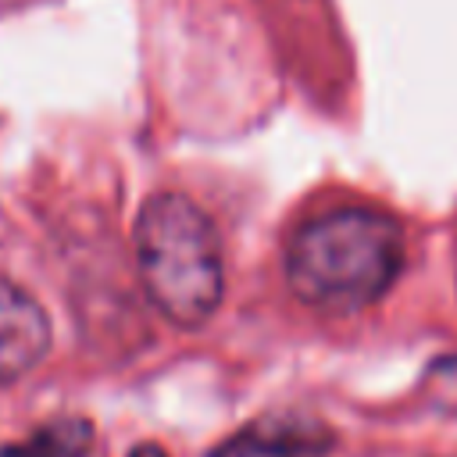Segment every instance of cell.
I'll use <instances>...</instances> for the list:
<instances>
[{"instance_id": "7a4b0ae2", "label": "cell", "mask_w": 457, "mask_h": 457, "mask_svg": "<svg viewBox=\"0 0 457 457\" xmlns=\"http://www.w3.org/2000/svg\"><path fill=\"white\" fill-rule=\"evenodd\" d=\"M136 264L150 303L179 328H200L221 303L225 264L214 221L182 193H154L136 218Z\"/></svg>"}, {"instance_id": "3957f363", "label": "cell", "mask_w": 457, "mask_h": 457, "mask_svg": "<svg viewBox=\"0 0 457 457\" xmlns=\"http://www.w3.org/2000/svg\"><path fill=\"white\" fill-rule=\"evenodd\" d=\"M50 350V318L32 293L0 278V382L29 375Z\"/></svg>"}, {"instance_id": "8992f818", "label": "cell", "mask_w": 457, "mask_h": 457, "mask_svg": "<svg viewBox=\"0 0 457 457\" xmlns=\"http://www.w3.org/2000/svg\"><path fill=\"white\" fill-rule=\"evenodd\" d=\"M129 457H168V453H164L157 443H139V446H136Z\"/></svg>"}, {"instance_id": "5b68a950", "label": "cell", "mask_w": 457, "mask_h": 457, "mask_svg": "<svg viewBox=\"0 0 457 457\" xmlns=\"http://www.w3.org/2000/svg\"><path fill=\"white\" fill-rule=\"evenodd\" d=\"M93 446V425L86 418H57L32 432L25 443L7 446L0 457H86Z\"/></svg>"}, {"instance_id": "277c9868", "label": "cell", "mask_w": 457, "mask_h": 457, "mask_svg": "<svg viewBox=\"0 0 457 457\" xmlns=\"http://www.w3.org/2000/svg\"><path fill=\"white\" fill-rule=\"evenodd\" d=\"M332 446V432L300 414H268L225 439L214 457H321Z\"/></svg>"}, {"instance_id": "6da1fadb", "label": "cell", "mask_w": 457, "mask_h": 457, "mask_svg": "<svg viewBox=\"0 0 457 457\" xmlns=\"http://www.w3.org/2000/svg\"><path fill=\"white\" fill-rule=\"evenodd\" d=\"M403 232L375 207H336L307 218L286 243V282L325 314L371 307L400 275Z\"/></svg>"}]
</instances>
